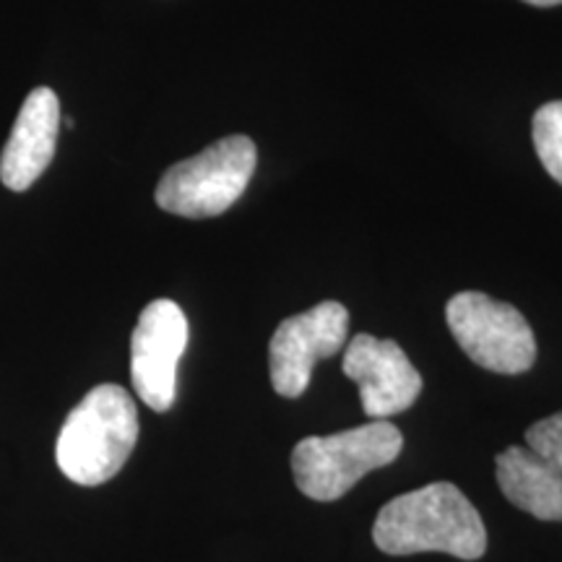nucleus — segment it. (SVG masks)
Masks as SVG:
<instances>
[{"mask_svg":"<svg viewBox=\"0 0 562 562\" xmlns=\"http://www.w3.org/2000/svg\"><path fill=\"white\" fill-rule=\"evenodd\" d=\"M524 3H531V5H542V9H550V5H560L562 0H524Z\"/></svg>","mask_w":562,"mask_h":562,"instance_id":"ddd939ff","label":"nucleus"},{"mask_svg":"<svg viewBox=\"0 0 562 562\" xmlns=\"http://www.w3.org/2000/svg\"><path fill=\"white\" fill-rule=\"evenodd\" d=\"M258 151L248 136H227L195 157L178 161L159 180L157 206L188 220L220 216L248 188Z\"/></svg>","mask_w":562,"mask_h":562,"instance_id":"20e7f679","label":"nucleus"},{"mask_svg":"<svg viewBox=\"0 0 562 562\" xmlns=\"http://www.w3.org/2000/svg\"><path fill=\"white\" fill-rule=\"evenodd\" d=\"M372 542L396 558L446 552L459 560H480L487 552V529L456 484L432 482L385 503L372 526Z\"/></svg>","mask_w":562,"mask_h":562,"instance_id":"f257e3e1","label":"nucleus"},{"mask_svg":"<svg viewBox=\"0 0 562 562\" xmlns=\"http://www.w3.org/2000/svg\"><path fill=\"white\" fill-rule=\"evenodd\" d=\"M497 484L503 495L539 518V521H562V474L531 453L524 446H510L495 461Z\"/></svg>","mask_w":562,"mask_h":562,"instance_id":"9d476101","label":"nucleus"},{"mask_svg":"<svg viewBox=\"0 0 562 562\" xmlns=\"http://www.w3.org/2000/svg\"><path fill=\"white\" fill-rule=\"evenodd\" d=\"M531 136L539 161H542L544 170L562 186V100L547 102L544 108L537 110Z\"/></svg>","mask_w":562,"mask_h":562,"instance_id":"9b49d317","label":"nucleus"},{"mask_svg":"<svg viewBox=\"0 0 562 562\" xmlns=\"http://www.w3.org/2000/svg\"><path fill=\"white\" fill-rule=\"evenodd\" d=\"M446 321L463 355L484 370L521 375L537 362L531 326L508 302L482 292H459L448 300Z\"/></svg>","mask_w":562,"mask_h":562,"instance_id":"39448f33","label":"nucleus"},{"mask_svg":"<svg viewBox=\"0 0 562 562\" xmlns=\"http://www.w3.org/2000/svg\"><path fill=\"white\" fill-rule=\"evenodd\" d=\"M526 448L562 474V412L533 422L526 430Z\"/></svg>","mask_w":562,"mask_h":562,"instance_id":"f8f14e48","label":"nucleus"},{"mask_svg":"<svg viewBox=\"0 0 562 562\" xmlns=\"http://www.w3.org/2000/svg\"><path fill=\"white\" fill-rule=\"evenodd\" d=\"M60 133V100L50 87L30 91L0 154V182L9 191H30L50 167Z\"/></svg>","mask_w":562,"mask_h":562,"instance_id":"1a4fd4ad","label":"nucleus"},{"mask_svg":"<svg viewBox=\"0 0 562 562\" xmlns=\"http://www.w3.org/2000/svg\"><path fill=\"white\" fill-rule=\"evenodd\" d=\"M402 448L404 435L389 419H372L336 435H311L292 451L294 484L311 501L334 503L364 474L396 461Z\"/></svg>","mask_w":562,"mask_h":562,"instance_id":"7ed1b4c3","label":"nucleus"},{"mask_svg":"<svg viewBox=\"0 0 562 562\" xmlns=\"http://www.w3.org/2000/svg\"><path fill=\"white\" fill-rule=\"evenodd\" d=\"M136 440V402L121 385L104 383L91 389L63 422L55 461L70 482L97 487L121 472Z\"/></svg>","mask_w":562,"mask_h":562,"instance_id":"f03ea898","label":"nucleus"},{"mask_svg":"<svg viewBox=\"0 0 562 562\" xmlns=\"http://www.w3.org/2000/svg\"><path fill=\"white\" fill-rule=\"evenodd\" d=\"M347 334L349 313L334 300L281 321L269 344L273 391L284 398H300L311 385L315 362L334 357L347 344Z\"/></svg>","mask_w":562,"mask_h":562,"instance_id":"423d86ee","label":"nucleus"},{"mask_svg":"<svg viewBox=\"0 0 562 562\" xmlns=\"http://www.w3.org/2000/svg\"><path fill=\"white\" fill-rule=\"evenodd\" d=\"M344 375L360 385L362 409L370 419H389L417 402L422 375L393 339L357 334L344 351Z\"/></svg>","mask_w":562,"mask_h":562,"instance_id":"6e6552de","label":"nucleus"},{"mask_svg":"<svg viewBox=\"0 0 562 562\" xmlns=\"http://www.w3.org/2000/svg\"><path fill=\"white\" fill-rule=\"evenodd\" d=\"M188 347V318L178 302L154 300L144 307L131 339V381L149 409H172L178 362Z\"/></svg>","mask_w":562,"mask_h":562,"instance_id":"0eeeda50","label":"nucleus"}]
</instances>
